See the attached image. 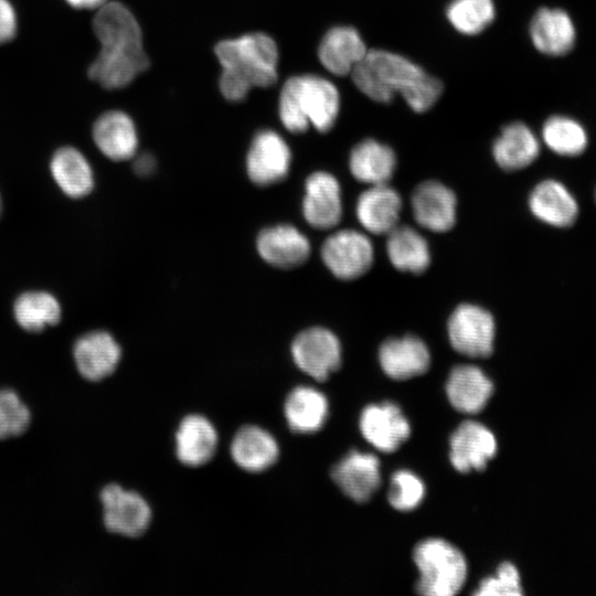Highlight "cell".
<instances>
[{
    "mask_svg": "<svg viewBox=\"0 0 596 596\" xmlns=\"http://www.w3.org/2000/svg\"><path fill=\"white\" fill-rule=\"evenodd\" d=\"M19 326L30 332H40L61 320V307L56 298L45 291H26L20 295L13 306Z\"/></svg>",
    "mask_w": 596,
    "mask_h": 596,
    "instance_id": "1f68e13d",
    "label": "cell"
},
{
    "mask_svg": "<svg viewBox=\"0 0 596 596\" xmlns=\"http://www.w3.org/2000/svg\"><path fill=\"white\" fill-rule=\"evenodd\" d=\"M530 36L539 52L549 56H562L574 47L576 30L566 11L541 8L531 20Z\"/></svg>",
    "mask_w": 596,
    "mask_h": 596,
    "instance_id": "e0dca14e",
    "label": "cell"
},
{
    "mask_svg": "<svg viewBox=\"0 0 596 596\" xmlns=\"http://www.w3.org/2000/svg\"><path fill=\"white\" fill-rule=\"evenodd\" d=\"M234 462L247 472H262L270 468L279 457L276 439L265 429L247 425L234 435L231 444Z\"/></svg>",
    "mask_w": 596,
    "mask_h": 596,
    "instance_id": "484cf974",
    "label": "cell"
},
{
    "mask_svg": "<svg viewBox=\"0 0 596 596\" xmlns=\"http://www.w3.org/2000/svg\"><path fill=\"white\" fill-rule=\"evenodd\" d=\"M494 331L490 312L471 304L459 305L447 323L451 347L470 358H487L492 353Z\"/></svg>",
    "mask_w": 596,
    "mask_h": 596,
    "instance_id": "8992f818",
    "label": "cell"
},
{
    "mask_svg": "<svg viewBox=\"0 0 596 596\" xmlns=\"http://www.w3.org/2000/svg\"><path fill=\"white\" fill-rule=\"evenodd\" d=\"M363 437L382 453H394L407 440L411 426L402 409L392 402L370 404L361 413Z\"/></svg>",
    "mask_w": 596,
    "mask_h": 596,
    "instance_id": "30bf717a",
    "label": "cell"
},
{
    "mask_svg": "<svg viewBox=\"0 0 596 596\" xmlns=\"http://www.w3.org/2000/svg\"><path fill=\"white\" fill-rule=\"evenodd\" d=\"M339 109L337 87L321 76H292L281 88L278 111L283 125L290 132H304L309 125L327 132L333 127Z\"/></svg>",
    "mask_w": 596,
    "mask_h": 596,
    "instance_id": "277c9868",
    "label": "cell"
},
{
    "mask_svg": "<svg viewBox=\"0 0 596 596\" xmlns=\"http://www.w3.org/2000/svg\"><path fill=\"white\" fill-rule=\"evenodd\" d=\"M402 200L400 194L385 184L371 185L356 201V217L370 233L389 234L397 226Z\"/></svg>",
    "mask_w": 596,
    "mask_h": 596,
    "instance_id": "7402d4cb",
    "label": "cell"
},
{
    "mask_svg": "<svg viewBox=\"0 0 596 596\" xmlns=\"http://www.w3.org/2000/svg\"><path fill=\"white\" fill-rule=\"evenodd\" d=\"M387 235V256L396 269L413 274L426 270L430 254L426 240L418 232L397 225Z\"/></svg>",
    "mask_w": 596,
    "mask_h": 596,
    "instance_id": "4dcf8cb0",
    "label": "cell"
},
{
    "mask_svg": "<svg viewBox=\"0 0 596 596\" xmlns=\"http://www.w3.org/2000/svg\"><path fill=\"white\" fill-rule=\"evenodd\" d=\"M0 212H1V199H0Z\"/></svg>",
    "mask_w": 596,
    "mask_h": 596,
    "instance_id": "60d3db41",
    "label": "cell"
},
{
    "mask_svg": "<svg viewBox=\"0 0 596 596\" xmlns=\"http://www.w3.org/2000/svg\"><path fill=\"white\" fill-rule=\"evenodd\" d=\"M257 249L268 264L278 268H294L309 257L310 242L292 225H277L259 233Z\"/></svg>",
    "mask_w": 596,
    "mask_h": 596,
    "instance_id": "d6986e66",
    "label": "cell"
},
{
    "mask_svg": "<svg viewBox=\"0 0 596 596\" xmlns=\"http://www.w3.org/2000/svg\"><path fill=\"white\" fill-rule=\"evenodd\" d=\"M93 30L100 43L88 68L93 81L107 89L123 88L148 68L140 26L125 4L108 1L97 9Z\"/></svg>",
    "mask_w": 596,
    "mask_h": 596,
    "instance_id": "6da1fadb",
    "label": "cell"
},
{
    "mask_svg": "<svg viewBox=\"0 0 596 596\" xmlns=\"http://www.w3.org/2000/svg\"><path fill=\"white\" fill-rule=\"evenodd\" d=\"M379 360L384 373L394 380L424 374L430 365L428 348L414 336L385 340L380 347Z\"/></svg>",
    "mask_w": 596,
    "mask_h": 596,
    "instance_id": "ac0fdd59",
    "label": "cell"
},
{
    "mask_svg": "<svg viewBox=\"0 0 596 596\" xmlns=\"http://www.w3.org/2000/svg\"><path fill=\"white\" fill-rule=\"evenodd\" d=\"M66 2L76 9H99L108 0H66Z\"/></svg>",
    "mask_w": 596,
    "mask_h": 596,
    "instance_id": "ab89813d",
    "label": "cell"
},
{
    "mask_svg": "<svg viewBox=\"0 0 596 596\" xmlns=\"http://www.w3.org/2000/svg\"><path fill=\"white\" fill-rule=\"evenodd\" d=\"M446 15L458 32L475 35L492 23L496 8L492 0H453Z\"/></svg>",
    "mask_w": 596,
    "mask_h": 596,
    "instance_id": "836d02e7",
    "label": "cell"
},
{
    "mask_svg": "<svg viewBox=\"0 0 596 596\" xmlns=\"http://www.w3.org/2000/svg\"><path fill=\"white\" fill-rule=\"evenodd\" d=\"M595 200H596V188H595Z\"/></svg>",
    "mask_w": 596,
    "mask_h": 596,
    "instance_id": "b9f144b4",
    "label": "cell"
},
{
    "mask_svg": "<svg viewBox=\"0 0 596 596\" xmlns=\"http://www.w3.org/2000/svg\"><path fill=\"white\" fill-rule=\"evenodd\" d=\"M370 240L354 230H342L330 235L321 247V257L338 278L350 280L362 276L373 263Z\"/></svg>",
    "mask_w": 596,
    "mask_h": 596,
    "instance_id": "ba28073f",
    "label": "cell"
},
{
    "mask_svg": "<svg viewBox=\"0 0 596 596\" xmlns=\"http://www.w3.org/2000/svg\"><path fill=\"white\" fill-rule=\"evenodd\" d=\"M217 433L202 415L185 416L175 434V453L179 461L188 467L209 462L217 447Z\"/></svg>",
    "mask_w": 596,
    "mask_h": 596,
    "instance_id": "d4e9b609",
    "label": "cell"
},
{
    "mask_svg": "<svg viewBox=\"0 0 596 596\" xmlns=\"http://www.w3.org/2000/svg\"><path fill=\"white\" fill-rule=\"evenodd\" d=\"M361 93L377 103H391L396 93L416 113L438 100L443 83L408 58L385 50H369L351 72Z\"/></svg>",
    "mask_w": 596,
    "mask_h": 596,
    "instance_id": "7a4b0ae2",
    "label": "cell"
},
{
    "mask_svg": "<svg viewBox=\"0 0 596 596\" xmlns=\"http://www.w3.org/2000/svg\"><path fill=\"white\" fill-rule=\"evenodd\" d=\"M31 412L12 390H0V439L15 437L26 430Z\"/></svg>",
    "mask_w": 596,
    "mask_h": 596,
    "instance_id": "e575fe53",
    "label": "cell"
},
{
    "mask_svg": "<svg viewBox=\"0 0 596 596\" xmlns=\"http://www.w3.org/2000/svg\"><path fill=\"white\" fill-rule=\"evenodd\" d=\"M368 51L354 28L334 26L322 38L318 56L326 70L334 75L344 76L351 74Z\"/></svg>",
    "mask_w": 596,
    "mask_h": 596,
    "instance_id": "603a6c76",
    "label": "cell"
},
{
    "mask_svg": "<svg viewBox=\"0 0 596 596\" xmlns=\"http://www.w3.org/2000/svg\"><path fill=\"white\" fill-rule=\"evenodd\" d=\"M99 498L104 524L109 532L138 538L148 530L151 509L139 493L110 483L103 488Z\"/></svg>",
    "mask_w": 596,
    "mask_h": 596,
    "instance_id": "52a82bcc",
    "label": "cell"
},
{
    "mask_svg": "<svg viewBox=\"0 0 596 596\" xmlns=\"http://www.w3.org/2000/svg\"><path fill=\"white\" fill-rule=\"evenodd\" d=\"M449 446L451 465L464 473L483 470L498 447L493 433L476 421L462 422L451 434Z\"/></svg>",
    "mask_w": 596,
    "mask_h": 596,
    "instance_id": "8fae6325",
    "label": "cell"
},
{
    "mask_svg": "<svg viewBox=\"0 0 596 596\" xmlns=\"http://www.w3.org/2000/svg\"><path fill=\"white\" fill-rule=\"evenodd\" d=\"M93 139L102 153L114 161L132 158L138 147L134 121L120 110H109L97 118Z\"/></svg>",
    "mask_w": 596,
    "mask_h": 596,
    "instance_id": "cb8c5ba5",
    "label": "cell"
},
{
    "mask_svg": "<svg viewBox=\"0 0 596 596\" xmlns=\"http://www.w3.org/2000/svg\"><path fill=\"white\" fill-rule=\"evenodd\" d=\"M51 173L61 190L70 198L87 195L94 187L92 168L77 149L62 147L52 157Z\"/></svg>",
    "mask_w": 596,
    "mask_h": 596,
    "instance_id": "f546056e",
    "label": "cell"
},
{
    "mask_svg": "<svg viewBox=\"0 0 596 596\" xmlns=\"http://www.w3.org/2000/svg\"><path fill=\"white\" fill-rule=\"evenodd\" d=\"M73 356L78 373L92 382L109 376L117 368L121 350L106 331H93L76 340Z\"/></svg>",
    "mask_w": 596,
    "mask_h": 596,
    "instance_id": "9a60e30c",
    "label": "cell"
},
{
    "mask_svg": "<svg viewBox=\"0 0 596 596\" xmlns=\"http://www.w3.org/2000/svg\"><path fill=\"white\" fill-rule=\"evenodd\" d=\"M529 207L536 219L555 227H568L578 216V204L573 194L563 183L552 179L533 188Z\"/></svg>",
    "mask_w": 596,
    "mask_h": 596,
    "instance_id": "44dd1931",
    "label": "cell"
},
{
    "mask_svg": "<svg viewBox=\"0 0 596 596\" xmlns=\"http://www.w3.org/2000/svg\"><path fill=\"white\" fill-rule=\"evenodd\" d=\"M331 478L347 497L365 502L381 485L380 460L373 454L351 450L332 467Z\"/></svg>",
    "mask_w": 596,
    "mask_h": 596,
    "instance_id": "4fadbf2b",
    "label": "cell"
},
{
    "mask_svg": "<svg viewBox=\"0 0 596 596\" xmlns=\"http://www.w3.org/2000/svg\"><path fill=\"white\" fill-rule=\"evenodd\" d=\"M424 497L425 486L414 472L403 469L393 473L387 498L394 509L404 512L414 510Z\"/></svg>",
    "mask_w": 596,
    "mask_h": 596,
    "instance_id": "d590c367",
    "label": "cell"
},
{
    "mask_svg": "<svg viewBox=\"0 0 596 596\" xmlns=\"http://www.w3.org/2000/svg\"><path fill=\"white\" fill-rule=\"evenodd\" d=\"M520 574L510 562L501 563L496 574L483 578L475 596H520L522 595Z\"/></svg>",
    "mask_w": 596,
    "mask_h": 596,
    "instance_id": "8d00e7d4",
    "label": "cell"
},
{
    "mask_svg": "<svg viewBox=\"0 0 596 596\" xmlns=\"http://www.w3.org/2000/svg\"><path fill=\"white\" fill-rule=\"evenodd\" d=\"M155 160L151 155L142 153L134 162V169L138 174L146 175L152 172Z\"/></svg>",
    "mask_w": 596,
    "mask_h": 596,
    "instance_id": "f35d334b",
    "label": "cell"
},
{
    "mask_svg": "<svg viewBox=\"0 0 596 596\" xmlns=\"http://www.w3.org/2000/svg\"><path fill=\"white\" fill-rule=\"evenodd\" d=\"M396 166L394 151L374 139H365L352 149L349 167L360 182L371 185L385 184L392 178Z\"/></svg>",
    "mask_w": 596,
    "mask_h": 596,
    "instance_id": "f1b7e54d",
    "label": "cell"
},
{
    "mask_svg": "<svg viewBox=\"0 0 596 596\" xmlns=\"http://www.w3.org/2000/svg\"><path fill=\"white\" fill-rule=\"evenodd\" d=\"M290 162L291 152L286 141L273 130H262L248 150L247 173L254 183L269 185L287 175Z\"/></svg>",
    "mask_w": 596,
    "mask_h": 596,
    "instance_id": "7c38bea8",
    "label": "cell"
},
{
    "mask_svg": "<svg viewBox=\"0 0 596 596\" xmlns=\"http://www.w3.org/2000/svg\"><path fill=\"white\" fill-rule=\"evenodd\" d=\"M493 393L490 379L476 365H456L446 382L451 406L465 414L481 412Z\"/></svg>",
    "mask_w": 596,
    "mask_h": 596,
    "instance_id": "ffe728a7",
    "label": "cell"
},
{
    "mask_svg": "<svg viewBox=\"0 0 596 596\" xmlns=\"http://www.w3.org/2000/svg\"><path fill=\"white\" fill-rule=\"evenodd\" d=\"M419 572L416 592L425 596H454L465 585L467 562L454 544L438 538L419 542L413 552Z\"/></svg>",
    "mask_w": 596,
    "mask_h": 596,
    "instance_id": "5b68a950",
    "label": "cell"
},
{
    "mask_svg": "<svg viewBox=\"0 0 596 596\" xmlns=\"http://www.w3.org/2000/svg\"><path fill=\"white\" fill-rule=\"evenodd\" d=\"M329 412L327 397L310 386H297L286 397L284 414L289 428L299 434L318 432Z\"/></svg>",
    "mask_w": 596,
    "mask_h": 596,
    "instance_id": "83f0119b",
    "label": "cell"
},
{
    "mask_svg": "<svg viewBox=\"0 0 596 596\" xmlns=\"http://www.w3.org/2000/svg\"><path fill=\"white\" fill-rule=\"evenodd\" d=\"M542 138L553 152L568 157L583 153L588 143L585 128L577 120L562 115L545 120Z\"/></svg>",
    "mask_w": 596,
    "mask_h": 596,
    "instance_id": "d6a6232c",
    "label": "cell"
},
{
    "mask_svg": "<svg viewBox=\"0 0 596 596\" xmlns=\"http://www.w3.org/2000/svg\"><path fill=\"white\" fill-rule=\"evenodd\" d=\"M296 365L316 381L323 382L341 365V345L328 329L313 327L301 331L291 344Z\"/></svg>",
    "mask_w": 596,
    "mask_h": 596,
    "instance_id": "9c48e42d",
    "label": "cell"
},
{
    "mask_svg": "<svg viewBox=\"0 0 596 596\" xmlns=\"http://www.w3.org/2000/svg\"><path fill=\"white\" fill-rule=\"evenodd\" d=\"M540 152V142L534 132L523 123L504 126L492 146L496 162L504 170L523 169L534 162Z\"/></svg>",
    "mask_w": 596,
    "mask_h": 596,
    "instance_id": "4316f807",
    "label": "cell"
},
{
    "mask_svg": "<svg viewBox=\"0 0 596 596\" xmlns=\"http://www.w3.org/2000/svg\"><path fill=\"white\" fill-rule=\"evenodd\" d=\"M214 52L222 66L220 89L227 100H243L251 88L269 87L277 81V45L265 33L221 41Z\"/></svg>",
    "mask_w": 596,
    "mask_h": 596,
    "instance_id": "3957f363",
    "label": "cell"
},
{
    "mask_svg": "<svg viewBox=\"0 0 596 596\" xmlns=\"http://www.w3.org/2000/svg\"><path fill=\"white\" fill-rule=\"evenodd\" d=\"M302 212L306 221L316 228H331L340 222L342 216L340 185L332 174L318 171L307 178Z\"/></svg>",
    "mask_w": 596,
    "mask_h": 596,
    "instance_id": "5bb4252c",
    "label": "cell"
},
{
    "mask_svg": "<svg viewBox=\"0 0 596 596\" xmlns=\"http://www.w3.org/2000/svg\"><path fill=\"white\" fill-rule=\"evenodd\" d=\"M414 219L423 227L434 232L450 230L456 221V196L438 181H425L412 196Z\"/></svg>",
    "mask_w": 596,
    "mask_h": 596,
    "instance_id": "2e32d148",
    "label": "cell"
},
{
    "mask_svg": "<svg viewBox=\"0 0 596 596\" xmlns=\"http://www.w3.org/2000/svg\"><path fill=\"white\" fill-rule=\"evenodd\" d=\"M15 33V11L9 0H0V44L11 41Z\"/></svg>",
    "mask_w": 596,
    "mask_h": 596,
    "instance_id": "74e56055",
    "label": "cell"
}]
</instances>
